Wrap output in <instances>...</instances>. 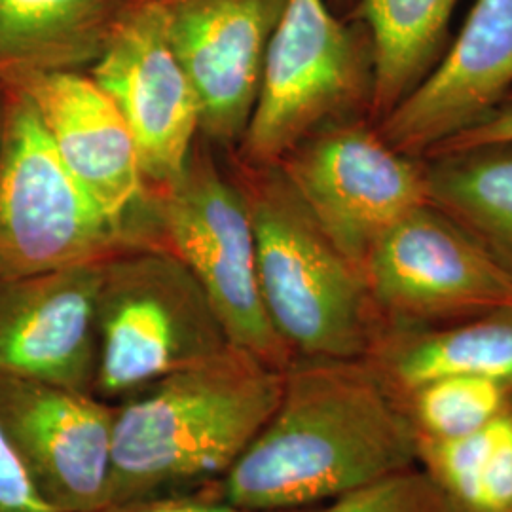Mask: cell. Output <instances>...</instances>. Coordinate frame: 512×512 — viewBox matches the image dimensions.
<instances>
[{
	"instance_id": "1",
	"label": "cell",
	"mask_w": 512,
	"mask_h": 512,
	"mask_svg": "<svg viewBox=\"0 0 512 512\" xmlns=\"http://www.w3.org/2000/svg\"><path fill=\"white\" fill-rule=\"evenodd\" d=\"M418 465V435L363 359L294 357L274 414L200 492L253 511L310 509Z\"/></svg>"
},
{
	"instance_id": "2",
	"label": "cell",
	"mask_w": 512,
	"mask_h": 512,
	"mask_svg": "<svg viewBox=\"0 0 512 512\" xmlns=\"http://www.w3.org/2000/svg\"><path fill=\"white\" fill-rule=\"evenodd\" d=\"M283 372L230 346L122 399L114 406L110 503L217 484L274 414Z\"/></svg>"
},
{
	"instance_id": "3",
	"label": "cell",
	"mask_w": 512,
	"mask_h": 512,
	"mask_svg": "<svg viewBox=\"0 0 512 512\" xmlns=\"http://www.w3.org/2000/svg\"><path fill=\"white\" fill-rule=\"evenodd\" d=\"M228 160L251 213L260 293L281 340L294 357L363 359L378 321L361 270L277 165Z\"/></svg>"
},
{
	"instance_id": "4",
	"label": "cell",
	"mask_w": 512,
	"mask_h": 512,
	"mask_svg": "<svg viewBox=\"0 0 512 512\" xmlns=\"http://www.w3.org/2000/svg\"><path fill=\"white\" fill-rule=\"evenodd\" d=\"M93 393L126 399L230 348L209 296L181 258L139 245L101 264L95 294Z\"/></svg>"
},
{
	"instance_id": "5",
	"label": "cell",
	"mask_w": 512,
	"mask_h": 512,
	"mask_svg": "<svg viewBox=\"0 0 512 512\" xmlns=\"http://www.w3.org/2000/svg\"><path fill=\"white\" fill-rule=\"evenodd\" d=\"M0 277L99 264L131 247L154 245L133 220L93 202L63 164L50 135L18 88L0 82Z\"/></svg>"
},
{
	"instance_id": "6",
	"label": "cell",
	"mask_w": 512,
	"mask_h": 512,
	"mask_svg": "<svg viewBox=\"0 0 512 512\" xmlns=\"http://www.w3.org/2000/svg\"><path fill=\"white\" fill-rule=\"evenodd\" d=\"M152 238L196 275L232 346L275 370L293 363L264 306L253 220L245 196L217 162L213 145L198 137L183 173L147 192Z\"/></svg>"
},
{
	"instance_id": "7",
	"label": "cell",
	"mask_w": 512,
	"mask_h": 512,
	"mask_svg": "<svg viewBox=\"0 0 512 512\" xmlns=\"http://www.w3.org/2000/svg\"><path fill=\"white\" fill-rule=\"evenodd\" d=\"M372 88L374 54L365 25L338 16L329 0H287L249 126L232 154L245 164L277 165L313 131L368 116Z\"/></svg>"
},
{
	"instance_id": "8",
	"label": "cell",
	"mask_w": 512,
	"mask_h": 512,
	"mask_svg": "<svg viewBox=\"0 0 512 512\" xmlns=\"http://www.w3.org/2000/svg\"><path fill=\"white\" fill-rule=\"evenodd\" d=\"M277 167L359 270L399 220L429 203L425 160L391 147L368 116L313 131Z\"/></svg>"
},
{
	"instance_id": "9",
	"label": "cell",
	"mask_w": 512,
	"mask_h": 512,
	"mask_svg": "<svg viewBox=\"0 0 512 512\" xmlns=\"http://www.w3.org/2000/svg\"><path fill=\"white\" fill-rule=\"evenodd\" d=\"M378 327H425L512 310V274L431 203L399 220L361 266Z\"/></svg>"
},
{
	"instance_id": "10",
	"label": "cell",
	"mask_w": 512,
	"mask_h": 512,
	"mask_svg": "<svg viewBox=\"0 0 512 512\" xmlns=\"http://www.w3.org/2000/svg\"><path fill=\"white\" fill-rule=\"evenodd\" d=\"M86 73L124 116L147 192L173 183L202 133V107L167 38L160 2H133Z\"/></svg>"
},
{
	"instance_id": "11",
	"label": "cell",
	"mask_w": 512,
	"mask_h": 512,
	"mask_svg": "<svg viewBox=\"0 0 512 512\" xmlns=\"http://www.w3.org/2000/svg\"><path fill=\"white\" fill-rule=\"evenodd\" d=\"M0 425L54 511L109 505L112 404L95 393L0 376Z\"/></svg>"
},
{
	"instance_id": "12",
	"label": "cell",
	"mask_w": 512,
	"mask_h": 512,
	"mask_svg": "<svg viewBox=\"0 0 512 512\" xmlns=\"http://www.w3.org/2000/svg\"><path fill=\"white\" fill-rule=\"evenodd\" d=\"M165 33L202 107L207 143L236 152L287 0H158Z\"/></svg>"
},
{
	"instance_id": "13",
	"label": "cell",
	"mask_w": 512,
	"mask_h": 512,
	"mask_svg": "<svg viewBox=\"0 0 512 512\" xmlns=\"http://www.w3.org/2000/svg\"><path fill=\"white\" fill-rule=\"evenodd\" d=\"M512 93V0H475L435 69L376 124L414 158L488 118Z\"/></svg>"
},
{
	"instance_id": "14",
	"label": "cell",
	"mask_w": 512,
	"mask_h": 512,
	"mask_svg": "<svg viewBox=\"0 0 512 512\" xmlns=\"http://www.w3.org/2000/svg\"><path fill=\"white\" fill-rule=\"evenodd\" d=\"M101 264L0 277V376L93 393Z\"/></svg>"
},
{
	"instance_id": "15",
	"label": "cell",
	"mask_w": 512,
	"mask_h": 512,
	"mask_svg": "<svg viewBox=\"0 0 512 512\" xmlns=\"http://www.w3.org/2000/svg\"><path fill=\"white\" fill-rule=\"evenodd\" d=\"M0 82L33 103L57 154L110 219L129 222L147 196L139 154L120 110L86 71L19 69Z\"/></svg>"
},
{
	"instance_id": "16",
	"label": "cell",
	"mask_w": 512,
	"mask_h": 512,
	"mask_svg": "<svg viewBox=\"0 0 512 512\" xmlns=\"http://www.w3.org/2000/svg\"><path fill=\"white\" fill-rule=\"evenodd\" d=\"M399 401L450 376L490 378L512 389V310L425 327H378L363 357Z\"/></svg>"
},
{
	"instance_id": "17",
	"label": "cell",
	"mask_w": 512,
	"mask_h": 512,
	"mask_svg": "<svg viewBox=\"0 0 512 512\" xmlns=\"http://www.w3.org/2000/svg\"><path fill=\"white\" fill-rule=\"evenodd\" d=\"M137 0H0V74L88 71Z\"/></svg>"
},
{
	"instance_id": "18",
	"label": "cell",
	"mask_w": 512,
	"mask_h": 512,
	"mask_svg": "<svg viewBox=\"0 0 512 512\" xmlns=\"http://www.w3.org/2000/svg\"><path fill=\"white\" fill-rule=\"evenodd\" d=\"M459 0H357L346 18L372 40L374 88L370 120L378 124L435 69L450 44Z\"/></svg>"
},
{
	"instance_id": "19",
	"label": "cell",
	"mask_w": 512,
	"mask_h": 512,
	"mask_svg": "<svg viewBox=\"0 0 512 512\" xmlns=\"http://www.w3.org/2000/svg\"><path fill=\"white\" fill-rule=\"evenodd\" d=\"M423 160L429 203L512 274V143L450 150Z\"/></svg>"
},
{
	"instance_id": "20",
	"label": "cell",
	"mask_w": 512,
	"mask_h": 512,
	"mask_svg": "<svg viewBox=\"0 0 512 512\" xmlns=\"http://www.w3.org/2000/svg\"><path fill=\"white\" fill-rule=\"evenodd\" d=\"M418 465L458 512H512V408L467 437L418 440Z\"/></svg>"
},
{
	"instance_id": "21",
	"label": "cell",
	"mask_w": 512,
	"mask_h": 512,
	"mask_svg": "<svg viewBox=\"0 0 512 512\" xmlns=\"http://www.w3.org/2000/svg\"><path fill=\"white\" fill-rule=\"evenodd\" d=\"M399 403L418 440L459 439L512 408V389L490 378L450 376L414 387Z\"/></svg>"
},
{
	"instance_id": "22",
	"label": "cell",
	"mask_w": 512,
	"mask_h": 512,
	"mask_svg": "<svg viewBox=\"0 0 512 512\" xmlns=\"http://www.w3.org/2000/svg\"><path fill=\"white\" fill-rule=\"evenodd\" d=\"M319 512H458L420 465L378 478Z\"/></svg>"
},
{
	"instance_id": "23",
	"label": "cell",
	"mask_w": 512,
	"mask_h": 512,
	"mask_svg": "<svg viewBox=\"0 0 512 512\" xmlns=\"http://www.w3.org/2000/svg\"><path fill=\"white\" fill-rule=\"evenodd\" d=\"M0 512H57L38 495L0 425Z\"/></svg>"
},
{
	"instance_id": "24",
	"label": "cell",
	"mask_w": 512,
	"mask_h": 512,
	"mask_svg": "<svg viewBox=\"0 0 512 512\" xmlns=\"http://www.w3.org/2000/svg\"><path fill=\"white\" fill-rule=\"evenodd\" d=\"M95 512H319V509L310 507V509H294V511H253V509L236 507L215 495L190 492V494L158 495V497L135 499V501H124V503H110L101 511Z\"/></svg>"
},
{
	"instance_id": "25",
	"label": "cell",
	"mask_w": 512,
	"mask_h": 512,
	"mask_svg": "<svg viewBox=\"0 0 512 512\" xmlns=\"http://www.w3.org/2000/svg\"><path fill=\"white\" fill-rule=\"evenodd\" d=\"M505 143H512V93L488 118H484L473 128L461 131L454 139H450L444 145L431 150L427 156L440 154V152H450V150L486 147V145H505Z\"/></svg>"
},
{
	"instance_id": "26",
	"label": "cell",
	"mask_w": 512,
	"mask_h": 512,
	"mask_svg": "<svg viewBox=\"0 0 512 512\" xmlns=\"http://www.w3.org/2000/svg\"><path fill=\"white\" fill-rule=\"evenodd\" d=\"M355 2H357V0H329L330 8H332L338 16H342V18H346L349 12L353 10Z\"/></svg>"
},
{
	"instance_id": "27",
	"label": "cell",
	"mask_w": 512,
	"mask_h": 512,
	"mask_svg": "<svg viewBox=\"0 0 512 512\" xmlns=\"http://www.w3.org/2000/svg\"><path fill=\"white\" fill-rule=\"evenodd\" d=\"M2 107H4V88L0 84V124H2Z\"/></svg>"
}]
</instances>
